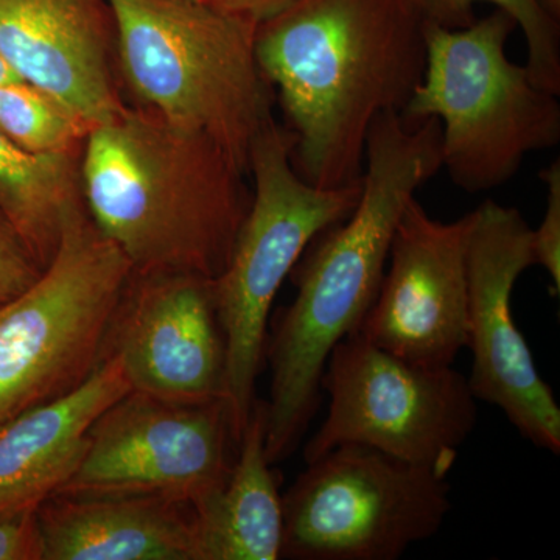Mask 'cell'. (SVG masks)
<instances>
[{"mask_svg":"<svg viewBox=\"0 0 560 560\" xmlns=\"http://www.w3.org/2000/svg\"><path fill=\"white\" fill-rule=\"evenodd\" d=\"M320 388L329 411L305 445V463L355 444L451 471L477 425L478 400L460 372L412 364L359 331L331 350Z\"/></svg>","mask_w":560,"mask_h":560,"instance_id":"9c48e42d","label":"cell"},{"mask_svg":"<svg viewBox=\"0 0 560 560\" xmlns=\"http://www.w3.org/2000/svg\"><path fill=\"white\" fill-rule=\"evenodd\" d=\"M43 270L27 243L0 209V302L27 289Z\"/></svg>","mask_w":560,"mask_h":560,"instance_id":"7402d4cb","label":"cell"},{"mask_svg":"<svg viewBox=\"0 0 560 560\" xmlns=\"http://www.w3.org/2000/svg\"><path fill=\"white\" fill-rule=\"evenodd\" d=\"M541 7L551 14L555 20H560V0H540Z\"/></svg>","mask_w":560,"mask_h":560,"instance_id":"484cf974","label":"cell"},{"mask_svg":"<svg viewBox=\"0 0 560 560\" xmlns=\"http://www.w3.org/2000/svg\"><path fill=\"white\" fill-rule=\"evenodd\" d=\"M423 22L445 28H466L477 21L474 7L493 3L510 14L526 40L528 69L533 80L544 90L560 94V28L541 7L540 0H412Z\"/></svg>","mask_w":560,"mask_h":560,"instance_id":"ffe728a7","label":"cell"},{"mask_svg":"<svg viewBox=\"0 0 560 560\" xmlns=\"http://www.w3.org/2000/svg\"><path fill=\"white\" fill-rule=\"evenodd\" d=\"M441 168L440 120L389 113L372 124L359 201L345 220L320 232L291 271L296 298L267 340L265 448L272 466L300 444L318 408L331 350L359 331L381 289L401 213Z\"/></svg>","mask_w":560,"mask_h":560,"instance_id":"6da1fadb","label":"cell"},{"mask_svg":"<svg viewBox=\"0 0 560 560\" xmlns=\"http://www.w3.org/2000/svg\"><path fill=\"white\" fill-rule=\"evenodd\" d=\"M131 276L88 210L75 213L38 279L0 302V422L72 393L97 371Z\"/></svg>","mask_w":560,"mask_h":560,"instance_id":"52a82bcc","label":"cell"},{"mask_svg":"<svg viewBox=\"0 0 560 560\" xmlns=\"http://www.w3.org/2000/svg\"><path fill=\"white\" fill-rule=\"evenodd\" d=\"M210 9L260 25L293 5L296 0H201Z\"/></svg>","mask_w":560,"mask_h":560,"instance_id":"cb8c5ba5","label":"cell"},{"mask_svg":"<svg viewBox=\"0 0 560 560\" xmlns=\"http://www.w3.org/2000/svg\"><path fill=\"white\" fill-rule=\"evenodd\" d=\"M412 0H296L256 32V57L294 140L298 173L320 189L357 183L372 124L410 102L425 70Z\"/></svg>","mask_w":560,"mask_h":560,"instance_id":"7a4b0ae2","label":"cell"},{"mask_svg":"<svg viewBox=\"0 0 560 560\" xmlns=\"http://www.w3.org/2000/svg\"><path fill=\"white\" fill-rule=\"evenodd\" d=\"M80 178L95 226L139 275L215 279L253 197L246 173L215 142L127 103L92 128Z\"/></svg>","mask_w":560,"mask_h":560,"instance_id":"3957f363","label":"cell"},{"mask_svg":"<svg viewBox=\"0 0 560 560\" xmlns=\"http://www.w3.org/2000/svg\"><path fill=\"white\" fill-rule=\"evenodd\" d=\"M131 390L173 401H226L228 349L213 279L132 271L106 338Z\"/></svg>","mask_w":560,"mask_h":560,"instance_id":"4fadbf2b","label":"cell"},{"mask_svg":"<svg viewBox=\"0 0 560 560\" xmlns=\"http://www.w3.org/2000/svg\"><path fill=\"white\" fill-rule=\"evenodd\" d=\"M0 54L94 127L124 108L109 0H0Z\"/></svg>","mask_w":560,"mask_h":560,"instance_id":"5bb4252c","label":"cell"},{"mask_svg":"<svg viewBox=\"0 0 560 560\" xmlns=\"http://www.w3.org/2000/svg\"><path fill=\"white\" fill-rule=\"evenodd\" d=\"M515 27L499 9L466 28L423 22L425 70L401 116L440 120L442 168L469 194L503 186L529 153L560 142L559 94L508 57Z\"/></svg>","mask_w":560,"mask_h":560,"instance_id":"5b68a950","label":"cell"},{"mask_svg":"<svg viewBox=\"0 0 560 560\" xmlns=\"http://www.w3.org/2000/svg\"><path fill=\"white\" fill-rule=\"evenodd\" d=\"M80 154H35L0 131V209L46 268L66 224L86 209Z\"/></svg>","mask_w":560,"mask_h":560,"instance_id":"ac0fdd59","label":"cell"},{"mask_svg":"<svg viewBox=\"0 0 560 560\" xmlns=\"http://www.w3.org/2000/svg\"><path fill=\"white\" fill-rule=\"evenodd\" d=\"M22 80L16 72H14L13 68L9 65V61L2 57L0 54V86L3 84L13 83V81Z\"/></svg>","mask_w":560,"mask_h":560,"instance_id":"d4e9b609","label":"cell"},{"mask_svg":"<svg viewBox=\"0 0 560 560\" xmlns=\"http://www.w3.org/2000/svg\"><path fill=\"white\" fill-rule=\"evenodd\" d=\"M448 474L364 445L331 448L282 495L280 559H400L444 525Z\"/></svg>","mask_w":560,"mask_h":560,"instance_id":"ba28073f","label":"cell"},{"mask_svg":"<svg viewBox=\"0 0 560 560\" xmlns=\"http://www.w3.org/2000/svg\"><path fill=\"white\" fill-rule=\"evenodd\" d=\"M267 405L256 400L223 489L195 508L200 560H278L283 501L265 448Z\"/></svg>","mask_w":560,"mask_h":560,"instance_id":"e0dca14e","label":"cell"},{"mask_svg":"<svg viewBox=\"0 0 560 560\" xmlns=\"http://www.w3.org/2000/svg\"><path fill=\"white\" fill-rule=\"evenodd\" d=\"M293 147L291 132L275 119L257 136L249 154V210L226 267L213 279L226 337V404L237 442L257 400L272 302L311 243L345 220L361 194V179L335 189L307 183L294 168Z\"/></svg>","mask_w":560,"mask_h":560,"instance_id":"8992f818","label":"cell"},{"mask_svg":"<svg viewBox=\"0 0 560 560\" xmlns=\"http://www.w3.org/2000/svg\"><path fill=\"white\" fill-rule=\"evenodd\" d=\"M471 223L474 212L445 223L431 219L416 198L408 202L361 337L419 366H453L469 337Z\"/></svg>","mask_w":560,"mask_h":560,"instance_id":"7c38bea8","label":"cell"},{"mask_svg":"<svg viewBox=\"0 0 560 560\" xmlns=\"http://www.w3.org/2000/svg\"><path fill=\"white\" fill-rule=\"evenodd\" d=\"M0 560H44L38 510L0 515Z\"/></svg>","mask_w":560,"mask_h":560,"instance_id":"603a6c76","label":"cell"},{"mask_svg":"<svg viewBox=\"0 0 560 560\" xmlns=\"http://www.w3.org/2000/svg\"><path fill=\"white\" fill-rule=\"evenodd\" d=\"M94 128L55 95L24 80L0 86V131L35 154H80Z\"/></svg>","mask_w":560,"mask_h":560,"instance_id":"d6986e66","label":"cell"},{"mask_svg":"<svg viewBox=\"0 0 560 560\" xmlns=\"http://www.w3.org/2000/svg\"><path fill=\"white\" fill-rule=\"evenodd\" d=\"M116 61L140 106L215 142L249 175L272 91L256 57L259 25L201 0H109Z\"/></svg>","mask_w":560,"mask_h":560,"instance_id":"277c9868","label":"cell"},{"mask_svg":"<svg viewBox=\"0 0 560 560\" xmlns=\"http://www.w3.org/2000/svg\"><path fill=\"white\" fill-rule=\"evenodd\" d=\"M234 447L226 401L128 390L94 420L79 466L55 495H149L197 508L223 489Z\"/></svg>","mask_w":560,"mask_h":560,"instance_id":"30bf717a","label":"cell"},{"mask_svg":"<svg viewBox=\"0 0 560 560\" xmlns=\"http://www.w3.org/2000/svg\"><path fill=\"white\" fill-rule=\"evenodd\" d=\"M44 560H200L191 504L149 495H55L38 508Z\"/></svg>","mask_w":560,"mask_h":560,"instance_id":"2e32d148","label":"cell"},{"mask_svg":"<svg viewBox=\"0 0 560 560\" xmlns=\"http://www.w3.org/2000/svg\"><path fill=\"white\" fill-rule=\"evenodd\" d=\"M131 390L108 357L80 388L0 422V515L38 510L79 466L94 420Z\"/></svg>","mask_w":560,"mask_h":560,"instance_id":"9a60e30c","label":"cell"},{"mask_svg":"<svg viewBox=\"0 0 560 560\" xmlns=\"http://www.w3.org/2000/svg\"><path fill=\"white\" fill-rule=\"evenodd\" d=\"M536 265L533 230L518 209L482 202L474 210L467 280L474 363L467 382L475 399L493 405L536 447L560 453V408L512 316V291Z\"/></svg>","mask_w":560,"mask_h":560,"instance_id":"8fae6325","label":"cell"},{"mask_svg":"<svg viewBox=\"0 0 560 560\" xmlns=\"http://www.w3.org/2000/svg\"><path fill=\"white\" fill-rule=\"evenodd\" d=\"M540 178L547 186V209L539 228L533 230V246L536 265L550 276L552 289L560 291V161L556 158Z\"/></svg>","mask_w":560,"mask_h":560,"instance_id":"44dd1931","label":"cell"}]
</instances>
